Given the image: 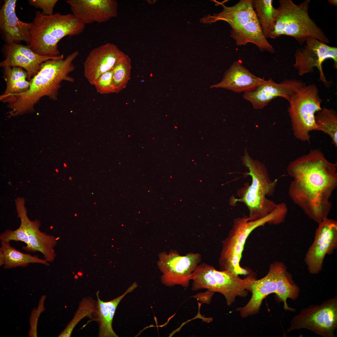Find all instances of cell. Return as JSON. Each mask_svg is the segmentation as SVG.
Listing matches in <instances>:
<instances>
[{"instance_id": "cell-30", "label": "cell", "mask_w": 337, "mask_h": 337, "mask_svg": "<svg viewBox=\"0 0 337 337\" xmlns=\"http://www.w3.org/2000/svg\"><path fill=\"white\" fill-rule=\"evenodd\" d=\"M112 75L113 71L111 70L100 76L94 85L97 92L101 94L115 93Z\"/></svg>"}, {"instance_id": "cell-19", "label": "cell", "mask_w": 337, "mask_h": 337, "mask_svg": "<svg viewBox=\"0 0 337 337\" xmlns=\"http://www.w3.org/2000/svg\"><path fill=\"white\" fill-rule=\"evenodd\" d=\"M284 264L281 262H274L265 277L258 280L255 278L252 281L251 299L245 306L237 309L242 317L246 318L258 313L263 299L270 294L276 293L277 278Z\"/></svg>"}, {"instance_id": "cell-34", "label": "cell", "mask_w": 337, "mask_h": 337, "mask_svg": "<svg viewBox=\"0 0 337 337\" xmlns=\"http://www.w3.org/2000/svg\"><path fill=\"white\" fill-rule=\"evenodd\" d=\"M214 292L211 290L208 289L206 291L198 293L192 297L197 299L202 303L209 304Z\"/></svg>"}, {"instance_id": "cell-2", "label": "cell", "mask_w": 337, "mask_h": 337, "mask_svg": "<svg viewBox=\"0 0 337 337\" xmlns=\"http://www.w3.org/2000/svg\"><path fill=\"white\" fill-rule=\"evenodd\" d=\"M79 55L75 51L64 58L61 57L47 60L29 81L30 85L26 91L5 96H0V101L6 103L12 110L10 116H16L34 111V107L44 96L52 100H57L62 81L73 82L69 74L75 69L73 62Z\"/></svg>"}, {"instance_id": "cell-27", "label": "cell", "mask_w": 337, "mask_h": 337, "mask_svg": "<svg viewBox=\"0 0 337 337\" xmlns=\"http://www.w3.org/2000/svg\"><path fill=\"white\" fill-rule=\"evenodd\" d=\"M315 121L318 131L328 134L332 143L337 147V114L332 109L324 108L315 115Z\"/></svg>"}, {"instance_id": "cell-17", "label": "cell", "mask_w": 337, "mask_h": 337, "mask_svg": "<svg viewBox=\"0 0 337 337\" xmlns=\"http://www.w3.org/2000/svg\"><path fill=\"white\" fill-rule=\"evenodd\" d=\"M17 2L16 0L4 1L0 10V33L5 43L24 42L28 45L32 24L22 22L17 17L15 10Z\"/></svg>"}, {"instance_id": "cell-11", "label": "cell", "mask_w": 337, "mask_h": 337, "mask_svg": "<svg viewBox=\"0 0 337 337\" xmlns=\"http://www.w3.org/2000/svg\"><path fill=\"white\" fill-rule=\"evenodd\" d=\"M305 42L303 47L295 51L293 66L300 76L313 72L314 68L317 67L320 72V79L326 86H328L329 83L323 73L322 64L326 59H331L337 69V47L330 46L314 38L308 39Z\"/></svg>"}, {"instance_id": "cell-36", "label": "cell", "mask_w": 337, "mask_h": 337, "mask_svg": "<svg viewBox=\"0 0 337 337\" xmlns=\"http://www.w3.org/2000/svg\"><path fill=\"white\" fill-rule=\"evenodd\" d=\"M328 2L334 6L336 7L337 6V0H328Z\"/></svg>"}, {"instance_id": "cell-1", "label": "cell", "mask_w": 337, "mask_h": 337, "mask_svg": "<svg viewBox=\"0 0 337 337\" xmlns=\"http://www.w3.org/2000/svg\"><path fill=\"white\" fill-rule=\"evenodd\" d=\"M337 163H331L317 149L291 161L287 171L292 178L288 193L310 218L320 223L328 217L330 198L337 187Z\"/></svg>"}, {"instance_id": "cell-28", "label": "cell", "mask_w": 337, "mask_h": 337, "mask_svg": "<svg viewBox=\"0 0 337 337\" xmlns=\"http://www.w3.org/2000/svg\"><path fill=\"white\" fill-rule=\"evenodd\" d=\"M131 70L130 59L124 53L112 70L115 93H118L125 87L130 79Z\"/></svg>"}, {"instance_id": "cell-16", "label": "cell", "mask_w": 337, "mask_h": 337, "mask_svg": "<svg viewBox=\"0 0 337 337\" xmlns=\"http://www.w3.org/2000/svg\"><path fill=\"white\" fill-rule=\"evenodd\" d=\"M72 13L85 25L106 22L118 14L114 0H67Z\"/></svg>"}, {"instance_id": "cell-29", "label": "cell", "mask_w": 337, "mask_h": 337, "mask_svg": "<svg viewBox=\"0 0 337 337\" xmlns=\"http://www.w3.org/2000/svg\"><path fill=\"white\" fill-rule=\"evenodd\" d=\"M97 301L90 298H84L80 304L73 319L59 337H70L74 328L84 317L91 316L96 310Z\"/></svg>"}, {"instance_id": "cell-15", "label": "cell", "mask_w": 337, "mask_h": 337, "mask_svg": "<svg viewBox=\"0 0 337 337\" xmlns=\"http://www.w3.org/2000/svg\"><path fill=\"white\" fill-rule=\"evenodd\" d=\"M124 53L115 44L107 43L92 49L84 64V74L94 85L103 74L112 70Z\"/></svg>"}, {"instance_id": "cell-24", "label": "cell", "mask_w": 337, "mask_h": 337, "mask_svg": "<svg viewBox=\"0 0 337 337\" xmlns=\"http://www.w3.org/2000/svg\"><path fill=\"white\" fill-rule=\"evenodd\" d=\"M1 249L5 257L4 268L9 269L17 267H25L30 263H40L46 266L49 263L44 259L21 252L11 246L9 241L1 240Z\"/></svg>"}, {"instance_id": "cell-8", "label": "cell", "mask_w": 337, "mask_h": 337, "mask_svg": "<svg viewBox=\"0 0 337 337\" xmlns=\"http://www.w3.org/2000/svg\"><path fill=\"white\" fill-rule=\"evenodd\" d=\"M272 220L271 216L268 215L254 220L248 221L247 217H238L234 220L228 237L223 241L219 260L222 271H228L237 275L249 274L248 271L240 265L246 241L254 230L266 223H270Z\"/></svg>"}, {"instance_id": "cell-14", "label": "cell", "mask_w": 337, "mask_h": 337, "mask_svg": "<svg viewBox=\"0 0 337 337\" xmlns=\"http://www.w3.org/2000/svg\"><path fill=\"white\" fill-rule=\"evenodd\" d=\"M2 52L4 59L0 62V66L2 68L9 66L23 68L27 73L28 81L39 71L43 63L63 55L56 57L41 56L34 52L28 45L15 43H5Z\"/></svg>"}, {"instance_id": "cell-13", "label": "cell", "mask_w": 337, "mask_h": 337, "mask_svg": "<svg viewBox=\"0 0 337 337\" xmlns=\"http://www.w3.org/2000/svg\"><path fill=\"white\" fill-rule=\"evenodd\" d=\"M305 85L303 81L297 79H286L278 83L270 78L254 90L244 92L243 97L251 103L254 109H261L277 97L284 98L289 102Z\"/></svg>"}, {"instance_id": "cell-9", "label": "cell", "mask_w": 337, "mask_h": 337, "mask_svg": "<svg viewBox=\"0 0 337 337\" xmlns=\"http://www.w3.org/2000/svg\"><path fill=\"white\" fill-rule=\"evenodd\" d=\"M337 328V297L329 299L320 305H312L294 316L288 332L305 329L323 337H336Z\"/></svg>"}, {"instance_id": "cell-10", "label": "cell", "mask_w": 337, "mask_h": 337, "mask_svg": "<svg viewBox=\"0 0 337 337\" xmlns=\"http://www.w3.org/2000/svg\"><path fill=\"white\" fill-rule=\"evenodd\" d=\"M158 265L162 273V282L167 286L180 285L187 288L190 278L201 261L199 253L189 252L183 256L176 251L160 253Z\"/></svg>"}, {"instance_id": "cell-5", "label": "cell", "mask_w": 337, "mask_h": 337, "mask_svg": "<svg viewBox=\"0 0 337 337\" xmlns=\"http://www.w3.org/2000/svg\"><path fill=\"white\" fill-rule=\"evenodd\" d=\"M244 154L241 160L249 169L246 175L251 177L252 183L243 190L240 198H232L230 204L234 205L237 202L243 203L249 211L247 220H254L265 217L276 207L277 204L268 199L266 196L272 194L277 181H272L264 164L256 159L253 160L249 156L246 147Z\"/></svg>"}, {"instance_id": "cell-26", "label": "cell", "mask_w": 337, "mask_h": 337, "mask_svg": "<svg viewBox=\"0 0 337 337\" xmlns=\"http://www.w3.org/2000/svg\"><path fill=\"white\" fill-rule=\"evenodd\" d=\"M252 5L265 37L269 36L274 31L276 23V9L272 0H252Z\"/></svg>"}, {"instance_id": "cell-23", "label": "cell", "mask_w": 337, "mask_h": 337, "mask_svg": "<svg viewBox=\"0 0 337 337\" xmlns=\"http://www.w3.org/2000/svg\"><path fill=\"white\" fill-rule=\"evenodd\" d=\"M230 37L235 40L237 46L245 45L251 43L256 46L261 51L272 53L275 52L273 46L263 34L258 20L232 28Z\"/></svg>"}, {"instance_id": "cell-31", "label": "cell", "mask_w": 337, "mask_h": 337, "mask_svg": "<svg viewBox=\"0 0 337 337\" xmlns=\"http://www.w3.org/2000/svg\"><path fill=\"white\" fill-rule=\"evenodd\" d=\"M3 69L2 77L5 81L6 84L22 80H27V73L22 68L7 66L3 67Z\"/></svg>"}, {"instance_id": "cell-3", "label": "cell", "mask_w": 337, "mask_h": 337, "mask_svg": "<svg viewBox=\"0 0 337 337\" xmlns=\"http://www.w3.org/2000/svg\"><path fill=\"white\" fill-rule=\"evenodd\" d=\"M32 23L28 46L38 55L51 57L61 55L58 46L60 40L80 34L85 25L72 13L46 15L39 10L36 11Z\"/></svg>"}, {"instance_id": "cell-7", "label": "cell", "mask_w": 337, "mask_h": 337, "mask_svg": "<svg viewBox=\"0 0 337 337\" xmlns=\"http://www.w3.org/2000/svg\"><path fill=\"white\" fill-rule=\"evenodd\" d=\"M322 101L314 84L305 85L292 96L288 111L293 134L297 139L309 142L310 132L317 130L315 115L322 110Z\"/></svg>"}, {"instance_id": "cell-4", "label": "cell", "mask_w": 337, "mask_h": 337, "mask_svg": "<svg viewBox=\"0 0 337 337\" xmlns=\"http://www.w3.org/2000/svg\"><path fill=\"white\" fill-rule=\"evenodd\" d=\"M310 2L305 0L297 5L292 0H280L276 10L274 30L268 37L274 39L287 35L293 37L300 45L310 38L329 43V39L309 15Z\"/></svg>"}, {"instance_id": "cell-20", "label": "cell", "mask_w": 337, "mask_h": 337, "mask_svg": "<svg viewBox=\"0 0 337 337\" xmlns=\"http://www.w3.org/2000/svg\"><path fill=\"white\" fill-rule=\"evenodd\" d=\"M251 73L240 61H235L225 72L222 80L211 88H222L240 93L252 90L265 81Z\"/></svg>"}, {"instance_id": "cell-35", "label": "cell", "mask_w": 337, "mask_h": 337, "mask_svg": "<svg viewBox=\"0 0 337 337\" xmlns=\"http://www.w3.org/2000/svg\"><path fill=\"white\" fill-rule=\"evenodd\" d=\"M5 262V257L3 251L0 249V266L4 265Z\"/></svg>"}, {"instance_id": "cell-21", "label": "cell", "mask_w": 337, "mask_h": 337, "mask_svg": "<svg viewBox=\"0 0 337 337\" xmlns=\"http://www.w3.org/2000/svg\"><path fill=\"white\" fill-rule=\"evenodd\" d=\"M217 2L223 7V10L219 13L204 17L200 19L201 22L211 24L218 21H223L228 22L232 28L258 20L252 0H241L231 7L226 6L222 2Z\"/></svg>"}, {"instance_id": "cell-6", "label": "cell", "mask_w": 337, "mask_h": 337, "mask_svg": "<svg viewBox=\"0 0 337 337\" xmlns=\"http://www.w3.org/2000/svg\"><path fill=\"white\" fill-rule=\"evenodd\" d=\"M255 278L249 276L242 279L233 272L217 271L204 263L198 266L190 278L193 281L192 291L205 289L220 293L225 297L228 306L234 302L237 296L245 297L247 291H251V282Z\"/></svg>"}, {"instance_id": "cell-18", "label": "cell", "mask_w": 337, "mask_h": 337, "mask_svg": "<svg viewBox=\"0 0 337 337\" xmlns=\"http://www.w3.org/2000/svg\"><path fill=\"white\" fill-rule=\"evenodd\" d=\"M17 212L21 220L20 226L25 231L28 241L24 249L28 251L39 252L47 262L53 261L56 256L54 248L58 238L41 231L39 221H30L24 208L18 207Z\"/></svg>"}, {"instance_id": "cell-12", "label": "cell", "mask_w": 337, "mask_h": 337, "mask_svg": "<svg viewBox=\"0 0 337 337\" xmlns=\"http://www.w3.org/2000/svg\"><path fill=\"white\" fill-rule=\"evenodd\" d=\"M337 248V222L328 217L319 224L315 239L305 255L304 261L311 274L321 271L326 255H330Z\"/></svg>"}, {"instance_id": "cell-22", "label": "cell", "mask_w": 337, "mask_h": 337, "mask_svg": "<svg viewBox=\"0 0 337 337\" xmlns=\"http://www.w3.org/2000/svg\"><path fill=\"white\" fill-rule=\"evenodd\" d=\"M137 286L136 283H133L121 295L109 301L100 300L99 291L97 293V301L95 313V320L99 326L98 336L100 337H118L112 328V321L115 311L119 303L128 293L133 291Z\"/></svg>"}, {"instance_id": "cell-25", "label": "cell", "mask_w": 337, "mask_h": 337, "mask_svg": "<svg viewBox=\"0 0 337 337\" xmlns=\"http://www.w3.org/2000/svg\"><path fill=\"white\" fill-rule=\"evenodd\" d=\"M277 289L276 294L284 303L285 310L294 312V309L289 307L287 303V299L289 298L295 300L299 296V287L293 281L291 274L287 271L285 264L283 266L277 279Z\"/></svg>"}, {"instance_id": "cell-33", "label": "cell", "mask_w": 337, "mask_h": 337, "mask_svg": "<svg viewBox=\"0 0 337 337\" xmlns=\"http://www.w3.org/2000/svg\"><path fill=\"white\" fill-rule=\"evenodd\" d=\"M58 1V0H29L28 2L30 5L42 9L43 14L51 15L53 14L54 8Z\"/></svg>"}, {"instance_id": "cell-32", "label": "cell", "mask_w": 337, "mask_h": 337, "mask_svg": "<svg viewBox=\"0 0 337 337\" xmlns=\"http://www.w3.org/2000/svg\"><path fill=\"white\" fill-rule=\"evenodd\" d=\"M6 85L4 91L0 96H5L24 92L28 89L30 82L27 80H22Z\"/></svg>"}]
</instances>
